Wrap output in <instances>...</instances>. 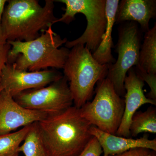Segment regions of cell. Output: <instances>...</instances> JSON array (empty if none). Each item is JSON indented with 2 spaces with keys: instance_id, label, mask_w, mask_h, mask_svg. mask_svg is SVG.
Here are the masks:
<instances>
[{
  "instance_id": "7402d4cb",
  "label": "cell",
  "mask_w": 156,
  "mask_h": 156,
  "mask_svg": "<svg viewBox=\"0 0 156 156\" xmlns=\"http://www.w3.org/2000/svg\"><path fill=\"white\" fill-rule=\"evenodd\" d=\"M11 48V45L8 43L0 45V81L2 71L8 62V54Z\"/></svg>"
},
{
  "instance_id": "5bb4252c",
  "label": "cell",
  "mask_w": 156,
  "mask_h": 156,
  "mask_svg": "<svg viewBox=\"0 0 156 156\" xmlns=\"http://www.w3.org/2000/svg\"><path fill=\"white\" fill-rule=\"evenodd\" d=\"M119 2V0H106V29L100 45L92 53L93 57L101 64L109 65L115 62V58L112 53V49L113 47L112 33L115 23L116 14Z\"/></svg>"
},
{
  "instance_id": "2e32d148",
  "label": "cell",
  "mask_w": 156,
  "mask_h": 156,
  "mask_svg": "<svg viewBox=\"0 0 156 156\" xmlns=\"http://www.w3.org/2000/svg\"><path fill=\"white\" fill-rule=\"evenodd\" d=\"M131 136L141 133L156 134V108L150 106L144 112L136 111L131 119L129 128Z\"/></svg>"
},
{
  "instance_id": "7a4b0ae2",
  "label": "cell",
  "mask_w": 156,
  "mask_h": 156,
  "mask_svg": "<svg viewBox=\"0 0 156 156\" xmlns=\"http://www.w3.org/2000/svg\"><path fill=\"white\" fill-rule=\"evenodd\" d=\"M54 1L46 0L42 7L37 0H10L5 6L2 20L3 37L8 41L26 42L54 24Z\"/></svg>"
},
{
  "instance_id": "4fadbf2b",
  "label": "cell",
  "mask_w": 156,
  "mask_h": 156,
  "mask_svg": "<svg viewBox=\"0 0 156 156\" xmlns=\"http://www.w3.org/2000/svg\"><path fill=\"white\" fill-rule=\"evenodd\" d=\"M156 17V0H122L118 6L115 23H136L145 33L150 29V20Z\"/></svg>"
},
{
  "instance_id": "6da1fadb",
  "label": "cell",
  "mask_w": 156,
  "mask_h": 156,
  "mask_svg": "<svg viewBox=\"0 0 156 156\" xmlns=\"http://www.w3.org/2000/svg\"><path fill=\"white\" fill-rule=\"evenodd\" d=\"M49 156H77L92 136V125L74 105L37 122Z\"/></svg>"
},
{
  "instance_id": "603a6c76",
  "label": "cell",
  "mask_w": 156,
  "mask_h": 156,
  "mask_svg": "<svg viewBox=\"0 0 156 156\" xmlns=\"http://www.w3.org/2000/svg\"><path fill=\"white\" fill-rule=\"evenodd\" d=\"M7 1L0 0V45L5 44L7 42L3 37L2 28V20L3 11L5 9V5Z\"/></svg>"
},
{
  "instance_id": "277c9868",
  "label": "cell",
  "mask_w": 156,
  "mask_h": 156,
  "mask_svg": "<svg viewBox=\"0 0 156 156\" xmlns=\"http://www.w3.org/2000/svg\"><path fill=\"white\" fill-rule=\"evenodd\" d=\"M74 106L80 108L92 98L98 82L107 77L108 65L101 64L84 45L70 50L63 68Z\"/></svg>"
},
{
  "instance_id": "9c48e42d",
  "label": "cell",
  "mask_w": 156,
  "mask_h": 156,
  "mask_svg": "<svg viewBox=\"0 0 156 156\" xmlns=\"http://www.w3.org/2000/svg\"><path fill=\"white\" fill-rule=\"evenodd\" d=\"M63 76L56 69L28 72L17 69L13 63H7L2 71L0 86L13 97L27 90L46 87Z\"/></svg>"
},
{
  "instance_id": "9a60e30c",
  "label": "cell",
  "mask_w": 156,
  "mask_h": 156,
  "mask_svg": "<svg viewBox=\"0 0 156 156\" xmlns=\"http://www.w3.org/2000/svg\"><path fill=\"white\" fill-rule=\"evenodd\" d=\"M137 66L148 73L156 74V23L145 33Z\"/></svg>"
},
{
  "instance_id": "8fae6325",
  "label": "cell",
  "mask_w": 156,
  "mask_h": 156,
  "mask_svg": "<svg viewBox=\"0 0 156 156\" xmlns=\"http://www.w3.org/2000/svg\"><path fill=\"white\" fill-rule=\"evenodd\" d=\"M144 82L137 75L134 67L130 69L124 81L125 109L122 122L116 133L117 136L130 137L129 128L134 113L144 105L149 104L156 106V101L144 95Z\"/></svg>"
},
{
  "instance_id": "44dd1931",
  "label": "cell",
  "mask_w": 156,
  "mask_h": 156,
  "mask_svg": "<svg viewBox=\"0 0 156 156\" xmlns=\"http://www.w3.org/2000/svg\"><path fill=\"white\" fill-rule=\"evenodd\" d=\"M109 156H156V151L144 147H136L119 154Z\"/></svg>"
},
{
  "instance_id": "3957f363",
  "label": "cell",
  "mask_w": 156,
  "mask_h": 156,
  "mask_svg": "<svg viewBox=\"0 0 156 156\" xmlns=\"http://www.w3.org/2000/svg\"><path fill=\"white\" fill-rule=\"evenodd\" d=\"M67 41L53 31L52 26L43 31L37 38L29 41H8L11 49L7 63L17 69L37 72L48 68H63L70 50L60 48Z\"/></svg>"
},
{
  "instance_id": "ac0fdd59",
  "label": "cell",
  "mask_w": 156,
  "mask_h": 156,
  "mask_svg": "<svg viewBox=\"0 0 156 156\" xmlns=\"http://www.w3.org/2000/svg\"><path fill=\"white\" fill-rule=\"evenodd\" d=\"M30 125L19 131L0 134V156H19V147L30 129Z\"/></svg>"
},
{
  "instance_id": "5b68a950",
  "label": "cell",
  "mask_w": 156,
  "mask_h": 156,
  "mask_svg": "<svg viewBox=\"0 0 156 156\" xmlns=\"http://www.w3.org/2000/svg\"><path fill=\"white\" fill-rule=\"evenodd\" d=\"M96 85L94 99L80 108L81 115L92 126L115 135L124 115V99L118 95L107 77Z\"/></svg>"
},
{
  "instance_id": "30bf717a",
  "label": "cell",
  "mask_w": 156,
  "mask_h": 156,
  "mask_svg": "<svg viewBox=\"0 0 156 156\" xmlns=\"http://www.w3.org/2000/svg\"><path fill=\"white\" fill-rule=\"evenodd\" d=\"M48 115L25 108L5 91L0 92V134H9L20 127L40 122Z\"/></svg>"
},
{
  "instance_id": "d6986e66",
  "label": "cell",
  "mask_w": 156,
  "mask_h": 156,
  "mask_svg": "<svg viewBox=\"0 0 156 156\" xmlns=\"http://www.w3.org/2000/svg\"><path fill=\"white\" fill-rule=\"evenodd\" d=\"M134 69L137 75L144 82H146L150 88V91L146 96L156 101V74L146 72L138 66H134Z\"/></svg>"
},
{
  "instance_id": "52a82bcc",
  "label": "cell",
  "mask_w": 156,
  "mask_h": 156,
  "mask_svg": "<svg viewBox=\"0 0 156 156\" xmlns=\"http://www.w3.org/2000/svg\"><path fill=\"white\" fill-rule=\"evenodd\" d=\"M118 31L115 47L118 59L115 63L108 65L107 77L111 81L118 95L122 97L126 94L124 81L128 71L138 65L142 32L138 24L133 22L122 23Z\"/></svg>"
},
{
  "instance_id": "ffe728a7",
  "label": "cell",
  "mask_w": 156,
  "mask_h": 156,
  "mask_svg": "<svg viewBox=\"0 0 156 156\" xmlns=\"http://www.w3.org/2000/svg\"><path fill=\"white\" fill-rule=\"evenodd\" d=\"M102 154L103 151L99 141L93 136L77 156H101Z\"/></svg>"
},
{
  "instance_id": "e0dca14e",
  "label": "cell",
  "mask_w": 156,
  "mask_h": 156,
  "mask_svg": "<svg viewBox=\"0 0 156 156\" xmlns=\"http://www.w3.org/2000/svg\"><path fill=\"white\" fill-rule=\"evenodd\" d=\"M19 151L24 156H49L40 135L37 122L31 124Z\"/></svg>"
},
{
  "instance_id": "7c38bea8",
  "label": "cell",
  "mask_w": 156,
  "mask_h": 156,
  "mask_svg": "<svg viewBox=\"0 0 156 156\" xmlns=\"http://www.w3.org/2000/svg\"><path fill=\"white\" fill-rule=\"evenodd\" d=\"M89 131L91 135L96 137L99 141L103 151V156L121 154L136 147L146 148L156 151V138L150 139L148 134L134 139L109 134L92 126Z\"/></svg>"
},
{
  "instance_id": "cb8c5ba5",
  "label": "cell",
  "mask_w": 156,
  "mask_h": 156,
  "mask_svg": "<svg viewBox=\"0 0 156 156\" xmlns=\"http://www.w3.org/2000/svg\"><path fill=\"white\" fill-rule=\"evenodd\" d=\"M2 88H1V86H0V92H1V91H2Z\"/></svg>"
},
{
  "instance_id": "ba28073f",
  "label": "cell",
  "mask_w": 156,
  "mask_h": 156,
  "mask_svg": "<svg viewBox=\"0 0 156 156\" xmlns=\"http://www.w3.org/2000/svg\"><path fill=\"white\" fill-rule=\"evenodd\" d=\"M13 98L25 108L48 114L62 111L73 104L68 82L64 76L46 87L20 92Z\"/></svg>"
},
{
  "instance_id": "8992f818",
  "label": "cell",
  "mask_w": 156,
  "mask_h": 156,
  "mask_svg": "<svg viewBox=\"0 0 156 156\" xmlns=\"http://www.w3.org/2000/svg\"><path fill=\"white\" fill-rule=\"evenodd\" d=\"M55 2L65 4V13L54 23L61 22L69 24L75 20L76 14L80 13L87 19V28L83 34L76 40L67 41L68 49L79 44L85 45L93 53L102 40L106 29V0H57Z\"/></svg>"
}]
</instances>
